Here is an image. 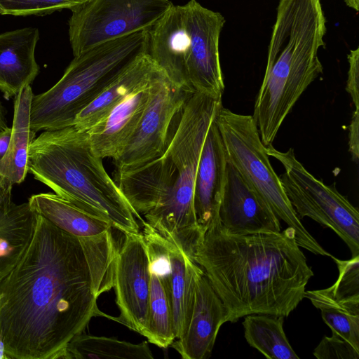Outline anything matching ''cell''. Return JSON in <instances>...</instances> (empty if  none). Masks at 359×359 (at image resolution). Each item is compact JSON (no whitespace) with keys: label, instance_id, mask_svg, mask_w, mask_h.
Returning <instances> with one entry per match:
<instances>
[{"label":"cell","instance_id":"obj_15","mask_svg":"<svg viewBox=\"0 0 359 359\" xmlns=\"http://www.w3.org/2000/svg\"><path fill=\"white\" fill-rule=\"evenodd\" d=\"M114 182L137 215L144 216L161 206L170 196L178 180V170L163 154L133 170L115 173Z\"/></svg>","mask_w":359,"mask_h":359},{"label":"cell","instance_id":"obj_21","mask_svg":"<svg viewBox=\"0 0 359 359\" xmlns=\"http://www.w3.org/2000/svg\"><path fill=\"white\" fill-rule=\"evenodd\" d=\"M33 96L30 85H27L15 97L9 144L0 161V177L13 186L22 183L28 173L29 147L36 134L30 128V107Z\"/></svg>","mask_w":359,"mask_h":359},{"label":"cell","instance_id":"obj_18","mask_svg":"<svg viewBox=\"0 0 359 359\" xmlns=\"http://www.w3.org/2000/svg\"><path fill=\"white\" fill-rule=\"evenodd\" d=\"M39 39L36 27L0 34V91L5 99L15 97L39 73L35 49Z\"/></svg>","mask_w":359,"mask_h":359},{"label":"cell","instance_id":"obj_27","mask_svg":"<svg viewBox=\"0 0 359 359\" xmlns=\"http://www.w3.org/2000/svg\"><path fill=\"white\" fill-rule=\"evenodd\" d=\"M151 287L149 306V342L167 348L175 339L171 290L165 286L156 273L150 271Z\"/></svg>","mask_w":359,"mask_h":359},{"label":"cell","instance_id":"obj_22","mask_svg":"<svg viewBox=\"0 0 359 359\" xmlns=\"http://www.w3.org/2000/svg\"><path fill=\"white\" fill-rule=\"evenodd\" d=\"M28 203L36 213L79 238L99 236L112 228L106 220L83 211L56 194H34Z\"/></svg>","mask_w":359,"mask_h":359},{"label":"cell","instance_id":"obj_19","mask_svg":"<svg viewBox=\"0 0 359 359\" xmlns=\"http://www.w3.org/2000/svg\"><path fill=\"white\" fill-rule=\"evenodd\" d=\"M161 72L147 52L140 54L77 114L73 126L81 131H88L127 95Z\"/></svg>","mask_w":359,"mask_h":359},{"label":"cell","instance_id":"obj_3","mask_svg":"<svg viewBox=\"0 0 359 359\" xmlns=\"http://www.w3.org/2000/svg\"><path fill=\"white\" fill-rule=\"evenodd\" d=\"M92 151L86 131L74 126L43 130L31 142L28 172L55 194L112 228L139 233L137 215Z\"/></svg>","mask_w":359,"mask_h":359},{"label":"cell","instance_id":"obj_26","mask_svg":"<svg viewBox=\"0 0 359 359\" xmlns=\"http://www.w3.org/2000/svg\"><path fill=\"white\" fill-rule=\"evenodd\" d=\"M283 316H245L243 322L247 342L269 359H299L283 330Z\"/></svg>","mask_w":359,"mask_h":359},{"label":"cell","instance_id":"obj_6","mask_svg":"<svg viewBox=\"0 0 359 359\" xmlns=\"http://www.w3.org/2000/svg\"><path fill=\"white\" fill-rule=\"evenodd\" d=\"M222 107V97L189 95L173 121L164 151L178 170L177 185L163 204L144 215L151 227L188 256L205 232L195 215L194 183L208 129Z\"/></svg>","mask_w":359,"mask_h":359},{"label":"cell","instance_id":"obj_25","mask_svg":"<svg viewBox=\"0 0 359 359\" xmlns=\"http://www.w3.org/2000/svg\"><path fill=\"white\" fill-rule=\"evenodd\" d=\"M73 358L153 359L154 356L146 341L132 344L82 332L69 341L60 357V359Z\"/></svg>","mask_w":359,"mask_h":359},{"label":"cell","instance_id":"obj_13","mask_svg":"<svg viewBox=\"0 0 359 359\" xmlns=\"http://www.w3.org/2000/svg\"><path fill=\"white\" fill-rule=\"evenodd\" d=\"M218 214L222 225L233 233L280 231V219L229 163Z\"/></svg>","mask_w":359,"mask_h":359},{"label":"cell","instance_id":"obj_10","mask_svg":"<svg viewBox=\"0 0 359 359\" xmlns=\"http://www.w3.org/2000/svg\"><path fill=\"white\" fill-rule=\"evenodd\" d=\"M173 5L170 0H90L72 11L73 55L135 32L148 30Z\"/></svg>","mask_w":359,"mask_h":359},{"label":"cell","instance_id":"obj_12","mask_svg":"<svg viewBox=\"0 0 359 359\" xmlns=\"http://www.w3.org/2000/svg\"><path fill=\"white\" fill-rule=\"evenodd\" d=\"M113 287L120 315L112 318L147 337L151 273L142 233H124L115 257Z\"/></svg>","mask_w":359,"mask_h":359},{"label":"cell","instance_id":"obj_16","mask_svg":"<svg viewBox=\"0 0 359 359\" xmlns=\"http://www.w3.org/2000/svg\"><path fill=\"white\" fill-rule=\"evenodd\" d=\"M162 71L117 104L87 132L97 156L115 158L135 132L149 100L153 84Z\"/></svg>","mask_w":359,"mask_h":359},{"label":"cell","instance_id":"obj_17","mask_svg":"<svg viewBox=\"0 0 359 359\" xmlns=\"http://www.w3.org/2000/svg\"><path fill=\"white\" fill-rule=\"evenodd\" d=\"M228 161L215 118L211 122L201 152L194 189V207L201 229L218 215Z\"/></svg>","mask_w":359,"mask_h":359},{"label":"cell","instance_id":"obj_32","mask_svg":"<svg viewBox=\"0 0 359 359\" xmlns=\"http://www.w3.org/2000/svg\"><path fill=\"white\" fill-rule=\"evenodd\" d=\"M348 149L355 163L359 157V110H354L348 126Z\"/></svg>","mask_w":359,"mask_h":359},{"label":"cell","instance_id":"obj_34","mask_svg":"<svg viewBox=\"0 0 359 359\" xmlns=\"http://www.w3.org/2000/svg\"><path fill=\"white\" fill-rule=\"evenodd\" d=\"M6 109L0 100V133L8 128Z\"/></svg>","mask_w":359,"mask_h":359},{"label":"cell","instance_id":"obj_2","mask_svg":"<svg viewBox=\"0 0 359 359\" xmlns=\"http://www.w3.org/2000/svg\"><path fill=\"white\" fill-rule=\"evenodd\" d=\"M190 258L226 309L227 322L250 314L288 316L313 276L291 227L277 233L236 234L210 222Z\"/></svg>","mask_w":359,"mask_h":359},{"label":"cell","instance_id":"obj_35","mask_svg":"<svg viewBox=\"0 0 359 359\" xmlns=\"http://www.w3.org/2000/svg\"><path fill=\"white\" fill-rule=\"evenodd\" d=\"M346 5L354 9L355 11H358L359 10V0H344Z\"/></svg>","mask_w":359,"mask_h":359},{"label":"cell","instance_id":"obj_14","mask_svg":"<svg viewBox=\"0 0 359 359\" xmlns=\"http://www.w3.org/2000/svg\"><path fill=\"white\" fill-rule=\"evenodd\" d=\"M228 313L221 299L201 268L195 287L192 315L186 332L171 346L184 359H205L211 355L220 327Z\"/></svg>","mask_w":359,"mask_h":359},{"label":"cell","instance_id":"obj_23","mask_svg":"<svg viewBox=\"0 0 359 359\" xmlns=\"http://www.w3.org/2000/svg\"><path fill=\"white\" fill-rule=\"evenodd\" d=\"M167 239V238H166ZM175 339L187 330L192 315L196 280L201 267L177 245L167 239Z\"/></svg>","mask_w":359,"mask_h":359},{"label":"cell","instance_id":"obj_4","mask_svg":"<svg viewBox=\"0 0 359 359\" xmlns=\"http://www.w3.org/2000/svg\"><path fill=\"white\" fill-rule=\"evenodd\" d=\"M225 19L196 0L172 5L148 30L147 53L176 86L222 97L219 39Z\"/></svg>","mask_w":359,"mask_h":359},{"label":"cell","instance_id":"obj_30","mask_svg":"<svg viewBox=\"0 0 359 359\" xmlns=\"http://www.w3.org/2000/svg\"><path fill=\"white\" fill-rule=\"evenodd\" d=\"M318 359H358L359 351L349 342L332 332L325 336L313 351Z\"/></svg>","mask_w":359,"mask_h":359},{"label":"cell","instance_id":"obj_31","mask_svg":"<svg viewBox=\"0 0 359 359\" xmlns=\"http://www.w3.org/2000/svg\"><path fill=\"white\" fill-rule=\"evenodd\" d=\"M348 71L346 90L350 95L355 110H359V48L348 55Z\"/></svg>","mask_w":359,"mask_h":359},{"label":"cell","instance_id":"obj_5","mask_svg":"<svg viewBox=\"0 0 359 359\" xmlns=\"http://www.w3.org/2000/svg\"><path fill=\"white\" fill-rule=\"evenodd\" d=\"M324 32L298 17L278 18L267 63L252 116L265 147L271 145L283 121L302 94L323 72L318 50Z\"/></svg>","mask_w":359,"mask_h":359},{"label":"cell","instance_id":"obj_36","mask_svg":"<svg viewBox=\"0 0 359 359\" xmlns=\"http://www.w3.org/2000/svg\"><path fill=\"white\" fill-rule=\"evenodd\" d=\"M0 15H3V8L0 4Z\"/></svg>","mask_w":359,"mask_h":359},{"label":"cell","instance_id":"obj_8","mask_svg":"<svg viewBox=\"0 0 359 359\" xmlns=\"http://www.w3.org/2000/svg\"><path fill=\"white\" fill-rule=\"evenodd\" d=\"M215 123L228 163L266 201L278 219L294 230L298 245L316 255L331 257L305 229L289 201L279 176L271 165L252 116L234 113L222 106Z\"/></svg>","mask_w":359,"mask_h":359},{"label":"cell","instance_id":"obj_33","mask_svg":"<svg viewBox=\"0 0 359 359\" xmlns=\"http://www.w3.org/2000/svg\"><path fill=\"white\" fill-rule=\"evenodd\" d=\"M11 135V128L10 127H8L0 133V161L3 158L8 149Z\"/></svg>","mask_w":359,"mask_h":359},{"label":"cell","instance_id":"obj_11","mask_svg":"<svg viewBox=\"0 0 359 359\" xmlns=\"http://www.w3.org/2000/svg\"><path fill=\"white\" fill-rule=\"evenodd\" d=\"M191 93L172 84L163 72L159 74L137 128L113 159L115 173L133 170L163 154L173 121Z\"/></svg>","mask_w":359,"mask_h":359},{"label":"cell","instance_id":"obj_7","mask_svg":"<svg viewBox=\"0 0 359 359\" xmlns=\"http://www.w3.org/2000/svg\"><path fill=\"white\" fill-rule=\"evenodd\" d=\"M147 30L97 44L74 59L60 79L34 95L30 128L34 133L73 126L77 114L140 54L147 52Z\"/></svg>","mask_w":359,"mask_h":359},{"label":"cell","instance_id":"obj_24","mask_svg":"<svg viewBox=\"0 0 359 359\" xmlns=\"http://www.w3.org/2000/svg\"><path fill=\"white\" fill-rule=\"evenodd\" d=\"M304 297L320 309L325 323L359 351V297L341 298L330 289L308 290Z\"/></svg>","mask_w":359,"mask_h":359},{"label":"cell","instance_id":"obj_9","mask_svg":"<svg viewBox=\"0 0 359 359\" xmlns=\"http://www.w3.org/2000/svg\"><path fill=\"white\" fill-rule=\"evenodd\" d=\"M269 155L279 161L285 172L279 176L289 201L299 217H309L334 231L349 248L351 256L359 255V212L336 189L312 175L296 158L293 149L280 151L265 147Z\"/></svg>","mask_w":359,"mask_h":359},{"label":"cell","instance_id":"obj_20","mask_svg":"<svg viewBox=\"0 0 359 359\" xmlns=\"http://www.w3.org/2000/svg\"><path fill=\"white\" fill-rule=\"evenodd\" d=\"M12 189L0 177V282L24 253L36 223L37 214L28 202L13 201Z\"/></svg>","mask_w":359,"mask_h":359},{"label":"cell","instance_id":"obj_1","mask_svg":"<svg viewBox=\"0 0 359 359\" xmlns=\"http://www.w3.org/2000/svg\"><path fill=\"white\" fill-rule=\"evenodd\" d=\"M37 214V213H36ZM111 231L79 238L37 214L31 241L0 282V338L8 359H60L113 287Z\"/></svg>","mask_w":359,"mask_h":359},{"label":"cell","instance_id":"obj_29","mask_svg":"<svg viewBox=\"0 0 359 359\" xmlns=\"http://www.w3.org/2000/svg\"><path fill=\"white\" fill-rule=\"evenodd\" d=\"M337 264L339 277L328 288L336 297L350 298L359 297V255L348 260L330 257Z\"/></svg>","mask_w":359,"mask_h":359},{"label":"cell","instance_id":"obj_28","mask_svg":"<svg viewBox=\"0 0 359 359\" xmlns=\"http://www.w3.org/2000/svg\"><path fill=\"white\" fill-rule=\"evenodd\" d=\"M88 1L90 0H0V4L3 8V15L43 16L65 8L72 11Z\"/></svg>","mask_w":359,"mask_h":359}]
</instances>
